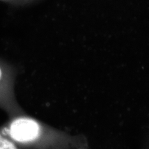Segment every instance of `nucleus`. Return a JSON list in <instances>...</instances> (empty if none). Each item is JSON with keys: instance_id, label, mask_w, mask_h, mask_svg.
<instances>
[{"instance_id": "obj_1", "label": "nucleus", "mask_w": 149, "mask_h": 149, "mask_svg": "<svg viewBox=\"0 0 149 149\" xmlns=\"http://www.w3.org/2000/svg\"><path fill=\"white\" fill-rule=\"evenodd\" d=\"M0 132L29 149H89L88 139L83 134L72 135L26 113L8 118Z\"/></svg>"}, {"instance_id": "obj_2", "label": "nucleus", "mask_w": 149, "mask_h": 149, "mask_svg": "<svg viewBox=\"0 0 149 149\" xmlns=\"http://www.w3.org/2000/svg\"><path fill=\"white\" fill-rule=\"evenodd\" d=\"M18 74L15 66L0 58V110L5 112L8 118L26 113L17 97Z\"/></svg>"}, {"instance_id": "obj_3", "label": "nucleus", "mask_w": 149, "mask_h": 149, "mask_svg": "<svg viewBox=\"0 0 149 149\" xmlns=\"http://www.w3.org/2000/svg\"><path fill=\"white\" fill-rule=\"evenodd\" d=\"M0 149H29L22 147L0 132Z\"/></svg>"}, {"instance_id": "obj_4", "label": "nucleus", "mask_w": 149, "mask_h": 149, "mask_svg": "<svg viewBox=\"0 0 149 149\" xmlns=\"http://www.w3.org/2000/svg\"><path fill=\"white\" fill-rule=\"evenodd\" d=\"M0 1H4L13 6H22V0H0Z\"/></svg>"}, {"instance_id": "obj_5", "label": "nucleus", "mask_w": 149, "mask_h": 149, "mask_svg": "<svg viewBox=\"0 0 149 149\" xmlns=\"http://www.w3.org/2000/svg\"><path fill=\"white\" fill-rule=\"evenodd\" d=\"M37 1V0H22V6L29 4V3L34 2V1Z\"/></svg>"}, {"instance_id": "obj_6", "label": "nucleus", "mask_w": 149, "mask_h": 149, "mask_svg": "<svg viewBox=\"0 0 149 149\" xmlns=\"http://www.w3.org/2000/svg\"><path fill=\"white\" fill-rule=\"evenodd\" d=\"M144 149H148V148H144Z\"/></svg>"}]
</instances>
